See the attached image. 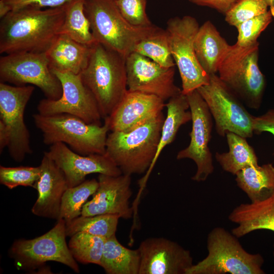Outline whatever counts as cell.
Masks as SVG:
<instances>
[{
    "mask_svg": "<svg viewBox=\"0 0 274 274\" xmlns=\"http://www.w3.org/2000/svg\"><path fill=\"white\" fill-rule=\"evenodd\" d=\"M64 16L65 5L7 13L1 18L0 53L46 52L59 35Z\"/></svg>",
    "mask_w": 274,
    "mask_h": 274,
    "instance_id": "cell-1",
    "label": "cell"
},
{
    "mask_svg": "<svg viewBox=\"0 0 274 274\" xmlns=\"http://www.w3.org/2000/svg\"><path fill=\"white\" fill-rule=\"evenodd\" d=\"M164 119L162 113L128 131L108 134L106 154L123 174L131 176L147 171L142 182L145 183L153 167Z\"/></svg>",
    "mask_w": 274,
    "mask_h": 274,
    "instance_id": "cell-2",
    "label": "cell"
},
{
    "mask_svg": "<svg viewBox=\"0 0 274 274\" xmlns=\"http://www.w3.org/2000/svg\"><path fill=\"white\" fill-rule=\"evenodd\" d=\"M80 75L102 119L109 116L128 90L126 58L96 42L91 46L87 64Z\"/></svg>",
    "mask_w": 274,
    "mask_h": 274,
    "instance_id": "cell-3",
    "label": "cell"
},
{
    "mask_svg": "<svg viewBox=\"0 0 274 274\" xmlns=\"http://www.w3.org/2000/svg\"><path fill=\"white\" fill-rule=\"evenodd\" d=\"M85 13L97 42L126 58L136 44L159 27H138L123 17L115 0H84Z\"/></svg>",
    "mask_w": 274,
    "mask_h": 274,
    "instance_id": "cell-4",
    "label": "cell"
},
{
    "mask_svg": "<svg viewBox=\"0 0 274 274\" xmlns=\"http://www.w3.org/2000/svg\"><path fill=\"white\" fill-rule=\"evenodd\" d=\"M36 126L42 132L43 143L67 144L75 152L83 155L106 154V141L110 130L105 118L102 125L87 124L80 118L68 114L32 115Z\"/></svg>",
    "mask_w": 274,
    "mask_h": 274,
    "instance_id": "cell-5",
    "label": "cell"
},
{
    "mask_svg": "<svg viewBox=\"0 0 274 274\" xmlns=\"http://www.w3.org/2000/svg\"><path fill=\"white\" fill-rule=\"evenodd\" d=\"M237 238L223 227L214 228L207 237L208 255L186 274H264L262 256L248 253Z\"/></svg>",
    "mask_w": 274,
    "mask_h": 274,
    "instance_id": "cell-6",
    "label": "cell"
},
{
    "mask_svg": "<svg viewBox=\"0 0 274 274\" xmlns=\"http://www.w3.org/2000/svg\"><path fill=\"white\" fill-rule=\"evenodd\" d=\"M258 42L242 47L230 45L218 69L219 77L248 107L257 110L265 80L258 65Z\"/></svg>",
    "mask_w": 274,
    "mask_h": 274,
    "instance_id": "cell-7",
    "label": "cell"
},
{
    "mask_svg": "<svg viewBox=\"0 0 274 274\" xmlns=\"http://www.w3.org/2000/svg\"><path fill=\"white\" fill-rule=\"evenodd\" d=\"M66 236V222L59 219L51 229L40 236L15 241L9 255L19 269H35L46 262L55 261L79 273V267L70 251Z\"/></svg>",
    "mask_w": 274,
    "mask_h": 274,
    "instance_id": "cell-8",
    "label": "cell"
},
{
    "mask_svg": "<svg viewBox=\"0 0 274 274\" xmlns=\"http://www.w3.org/2000/svg\"><path fill=\"white\" fill-rule=\"evenodd\" d=\"M209 77V83L196 90L215 120L217 133L222 137L231 132L246 139L252 138L254 116L218 75L212 74Z\"/></svg>",
    "mask_w": 274,
    "mask_h": 274,
    "instance_id": "cell-9",
    "label": "cell"
},
{
    "mask_svg": "<svg viewBox=\"0 0 274 274\" xmlns=\"http://www.w3.org/2000/svg\"><path fill=\"white\" fill-rule=\"evenodd\" d=\"M199 25L191 16L170 18L167 22L170 50L182 81L184 94L209 83L210 77L197 58L194 40Z\"/></svg>",
    "mask_w": 274,
    "mask_h": 274,
    "instance_id": "cell-10",
    "label": "cell"
},
{
    "mask_svg": "<svg viewBox=\"0 0 274 274\" xmlns=\"http://www.w3.org/2000/svg\"><path fill=\"white\" fill-rule=\"evenodd\" d=\"M1 82L15 86L35 85L46 98L56 100L62 93L61 83L50 68L46 52H19L0 58Z\"/></svg>",
    "mask_w": 274,
    "mask_h": 274,
    "instance_id": "cell-11",
    "label": "cell"
},
{
    "mask_svg": "<svg viewBox=\"0 0 274 274\" xmlns=\"http://www.w3.org/2000/svg\"><path fill=\"white\" fill-rule=\"evenodd\" d=\"M52 71L61 83L62 93L56 100H41L37 106L38 113L43 115L68 114L87 124L101 125L102 117L97 103L83 83L80 74Z\"/></svg>",
    "mask_w": 274,
    "mask_h": 274,
    "instance_id": "cell-12",
    "label": "cell"
},
{
    "mask_svg": "<svg viewBox=\"0 0 274 274\" xmlns=\"http://www.w3.org/2000/svg\"><path fill=\"white\" fill-rule=\"evenodd\" d=\"M34 90V86L31 85L12 86L0 83V120L10 132V142L8 147L9 154L18 162L32 152L24 113Z\"/></svg>",
    "mask_w": 274,
    "mask_h": 274,
    "instance_id": "cell-13",
    "label": "cell"
},
{
    "mask_svg": "<svg viewBox=\"0 0 274 274\" xmlns=\"http://www.w3.org/2000/svg\"><path fill=\"white\" fill-rule=\"evenodd\" d=\"M186 95L192 117L190 141L186 148L178 153L177 159H192L197 166L196 172L192 179L203 182L214 169L212 155L209 147L213 127L212 116L206 102L196 89Z\"/></svg>",
    "mask_w": 274,
    "mask_h": 274,
    "instance_id": "cell-14",
    "label": "cell"
},
{
    "mask_svg": "<svg viewBox=\"0 0 274 274\" xmlns=\"http://www.w3.org/2000/svg\"><path fill=\"white\" fill-rule=\"evenodd\" d=\"M128 90L156 95L163 100L182 92L174 82L175 67H165L135 52L126 58Z\"/></svg>",
    "mask_w": 274,
    "mask_h": 274,
    "instance_id": "cell-15",
    "label": "cell"
},
{
    "mask_svg": "<svg viewBox=\"0 0 274 274\" xmlns=\"http://www.w3.org/2000/svg\"><path fill=\"white\" fill-rule=\"evenodd\" d=\"M139 274H186L193 265L190 252L164 237H149L139 247Z\"/></svg>",
    "mask_w": 274,
    "mask_h": 274,
    "instance_id": "cell-16",
    "label": "cell"
},
{
    "mask_svg": "<svg viewBox=\"0 0 274 274\" xmlns=\"http://www.w3.org/2000/svg\"><path fill=\"white\" fill-rule=\"evenodd\" d=\"M44 153L63 172L68 187L81 184L85 180L86 176L91 174L112 176L123 174L106 154L81 155L61 142L50 145L49 151Z\"/></svg>",
    "mask_w": 274,
    "mask_h": 274,
    "instance_id": "cell-17",
    "label": "cell"
},
{
    "mask_svg": "<svg viewBox=\"0 0 274 274\" xmlns=\"http://www.w3.org/2000/svg\"><path fill=\"white\" fill-rule=\"evenodd\" d=\"M98 182V187L92 198L83 205L81 215L111 214L130 219L133 213L129 204L132 195L131 176L99 174Z\"/></svg>",
    "mask_w": 274,
    "mask_h": 274,
    "instance_id": "cell-18",
    "label": "cell"
},
{
    "mask_svg": "<svg viewBox=\"0 0 274 274\" xmlns=\"http://www.w3.org/2000/svg\"><path fill=\"white\" fill-rule=\"evenodd\" d=\"M164 107V100L156 95L128 90L106 118L111 131L126 132L157 117Z\"/></svg>",
    "mask_w": 274,
    "mask_h": 274,
    "instance_id": "cell-19",
    "label": "cell"
},
{
    "mask_svg": "<svg viewBox=\"0 0 274 274\" xmlns=\"http://www.w3.org/2000/svg\"><path fill=\"white\" fill-rule=\"evenodd\" d=\"M39 166L41 175L34 188L38 196L31 212L39 217L58 220L62 197L68 188L65 175L45 153Z\"/></svg>",
    "mask_w": 274,
    "mask_h": 274,
    "instance_id": "cell-20",
    "label": "cell"
},
{
    "mask_svg": "<svg viewBox=\"0 0 274 274\" xmlns=\"http://www.w3.org/2000/svg\"><path fill=\"white\" fill-rule=\"evenodd\" d=\"M228 219L237 225L231 232L238 238L257 230L274 232V194L262 201L239 204Z\"/></svg>",
    "mask_w": 274,
    "mask_h": 274,
    "instance_id": "cell-21",
    "label": "cell"
},
{
    "mask_svg": "<svg viewBox=\"0 0 274 274\" xmlns=\"http://www.w3.org/2000/svg\"><path fill=\"white\" fill-rule=\"evenodd\" d=\"M91 47L59 35L46 52L52 71L80 74L86 66Z\"/></svg>",
    "mask_w": 274,
    "mask_h": 274,
    "instance_id": "cell-22",
    "label": "cell"
},
{
    "mask_svg": "<svg viewBox=\"0 0 274 274\" xmlns=\"http://www.w3.org/2000/svg\"><path fill=\"white\" fill-rule=\"evenodd\" d=\"M229 45L213 23L208 20L199 26L194 40L198 61L206 73L216 74Z\"/></svg>",
    "mask_w": 274,
    "mask_h": 274,
    "instance_id": "cell-23",
    "label": "cell"
},
{
    "mask_svg": "<svg viewBox=\"0 0 274 274\" xmlns=\"http://www.w3.org/2000/svg\"><path fill=\"white\" fill-rule=\"evenodd\" d=\"M235 176L237 186L251 202L265 200L274 194V166L271 163L247 166Z\"/></svg>",
    "mask_w": 274,
    "mask_h": 274,
    "instance_id": "cell-24",
    "label": "cell"
},
{
    "mask_svg": "<svg viewBox=\"0 0 274 274\" xmlns=\"http://www.w3.org/2000/svg\"><path fill=\"white\" fill-rule=\"evenodd\" d=\"M139 249H128L120 243L116 234L106 238L99 266L108 274H139Z\"/></svg>",
    "mask_w": 274,
    "mask_h": 274,
    "instance_id": "cell-25",
    "label": "cell"
},
{
    "mask_svg": "<svg viewBox=\"0 0 274 274\" xmlns=\"http://www.w3.org/2000/svg\"><path fill=\"white\" fill-rule=\"evenodd\" d=\"M226 136L229 151L217 152L215 155L216 160L224 171L235 175L247 166L258 165L254 150L246 138L231 132H228Z\"/></svg>",
    "mask_w": 274,
    "mask_h": 274,
    "instance_id": "cell-26",
    "label": "cell"
},
{
    "mask_svg": "<svg viewBox=\"0 0 274 274\" xmlns=\"http://www.w3.org/2000/svg\"><path fill=\"white\" fill-rule=\"evenodd\" d=\"M165 107L167 115L163 123L153 166L164 148L173 142L180 127L191 121L188 98L182 92L169 98Z\"/></svg>",
    "mask_w": 274,
    "mask_h": 274,
    "instance_id": "cell-27",
    "label": "cell"
},
{
    "mask_svg": "<svg viewBox=\"0 0 274 274\" xmlns=\"http://www.w3.org/2000/svg\"><path fill=\"white\" fill-rule=\"evenodd\" d=\"M59 35L90 47L97 42L84 12V0H73L65 4V16Z\"/></svg>",
    "mask_w": 274,
    "mask_h": 274,
    "instance_id": "cell-28",
    "label": "cell"
},
{
    "mask_svg": "<svg viewBox=\"0 0 274 274\" xmlns=\"http://www.w3.org/2000/svg\"><path fill=\"white\" fill-rule=\"evenodd\" d=\"M119 218L111 214L81 215L66 223V236L71 237L79 232H86L107 238L116 234Z\"/></svg>",
    "mask_w": 274,
    "mask_h": 274,
    "instance_id": "cell-29",
    "label": "cell"
},
{
    "mask_svg": "<svg viewBox=\"0 0 274 274\" xmlns=\"http://www.w3.org/2000/svg\"><path fill=\"white\" fill-rule=\"evenodd\" d=\"M106 239L86 232H79L71 237L68 247L77 261L99 265Z\"/></svg>",
    "mask_w": 274,
    "mask_h": 274,
    "instance_id": "cell-30",
    "label": "cell"
},
{
    "mask_svg": "<svg viewBox=\"0 0 274 274\" xmlns=\"http://www.w3.org/2000/svg\"><path fill=\"white\" fill-rule=\"evenodd\" d=\"M134 52L144 56L165 67H175L168 36L166 29L159 27L154 32L140 41Z\"/></svg>",
    "mask_w": 274,
    "mask_h": 274,
    "instance_id": "cell-31",
    "label": "cell"
},
{
    "mask_svg": "<svg viewBox=\"0 0 274 274\" xmlns=\"http://www.w3.org/2000/svg\"><path fill=\"white\" fill-rule=\"evenodd\" d=\"M98 187V180L93 179L68 187L62 197L59 219H63L66 223L81 216L83 205Z\"/></svg>",
    "mask_w": 274,
    "mask_h": 274,
    "instance_id": "cell-32",
    "label": "cell"
},
{
    "mask_svg": "<svg viewBox=\"0 0 274 274\" xmlns=\"http://www.w3.org/2000/svg\"><path fill=\"white\" fill-rule=\"evenodd\" d=\"M40 175V166H0V183L10 189L19 186L34 188Z\"/></svg>",
    "mask_w": 274,
    "mask_h": 274,
    "instance_id": "cell-33",
    "label": "cell"
},
{
    "mask_svg": "<svg viewBox=\"0 0 274 274\" xmlns=\"http://www.w3.org/2000/svg\"><path fill=\"white\" fill-rule=\"evenodd\" d=\"M268 10L264 0H238L225 14V20L229 25L236 27L246 20Z\"/></svg>",
    "mask_w": 274,
    "mask_h": 274,
    "instance_id": "cell-34",
    "label": "cell"
},
{
    "mask_svg": "<svg viewBox=\"0 0 274 274\" xmlns=\"http://www.w3.org/2000/svg\"><path fill=\"white\" fill-rule=\"evenodd\" d=\"M273 17L268 10L266 13L243 22L236 28L238 34L236 44L248 46L257 42V39L272 21Z\"/></svg>",
    "mask_w": 274,
    "mask_h": 274,
    "instance_id": "cell-35",
    "label": "cell"
},
{
    "mask_svg": "<svg viewBox=\"0 0 274 274\" xmlns=\"http://www.w3.org/2000/svg\"><path fill=\"white\" fill-rule=\"evenodd\" d=\"M123 17L130 24L138 27L153 25L146 11V0H115Z\"/></svg>",
    "mask_w": 274,
    "mask_h": 274,
    "instance_id": "cell-36",
    "label": "cell"
},
{
    "mask_svg": "<svg viewBox=\"0 0 274 274\" xmlns=\"http://www.w3.org/2000/svg\"><path fill=\"white\" fill-rule=\"evenodd\" d=\"M73 0H0V17L7 13L25 8L43 9L61 7Z\"/></svg>",
    "mask_w": 274,
    "mask_h": 274,
    "instance_id": "cell-37",
    "label": "cell"
},
{
    "mask_svg": "<svg viewBox=\"0 0 274 274\" xmlns=\"http://www.w3.org/2000/svg\"><path fill=\"white\" fill-rule=\"evenodd\" d=\"M253 127L254 133L259 134L267 131L274 135V109L268 110L261 116H254Z\"/></svg>",
    "mask_w": 274,
    "mask_h": 274,
    "instance_id": "cell-38",
    "label": "cell"
},
{
    "mask_svg": "<svg viewBox=\"0 0 274 274\" xmlns=\"http://www.w3.org/2000/svg\"><path fill=\"white\" fill-rule=\"evenodd\" d=\"M200 6L208 7L225 14L238 0H189Z\"/></svg>",
    "mask_w": 274,
    "mask_h": 274,
    "instance_id": "cell-39",
    "label": "cell"
},
{
    "mask_svg": "<svg viewBox=\"0 0 274 274\" xmlns=\"http://www.w3.org/2000/svg\"><path fill=\"white\" fill-rule=\"evenodd\" d=\"M10 142V132L6 125L0 120V153L2 154L4 149L8 147Z\"/></svg>",
    "mask_w": 274,
    "mask_h": 274,
    "instance_id": "cell-40",
    "label": "cell"
},
{
    "mask_svg": "<svg viewBox=\"0 0 274 274\" xmlns=\"http://www.w3.org/2000/svg\"><path fill=\"white\" fill-rule=\"evenodd\" d=\"M268 7L269 8V11L274 18V0H264Z\"/></svg>",
    "mask_w": 274,
    "mask_h": 274,
    "instance_id": "cell-41",
    "label": "cell"
},
{
    "mask_svg": "<svg viewBox=\"0 0 274 274\" xmlns=\"http://www.w3.org/2000/svg\"><path fill=\"white\" fill-rule=\"evenodd\" d=\"M273 259H274V242H273Z\"/></svg>",
    "mask_w": 274,
    "mask_h": 274,
    "instance_id": "cell-42",
    "label": "cell"
}]
</instances>
